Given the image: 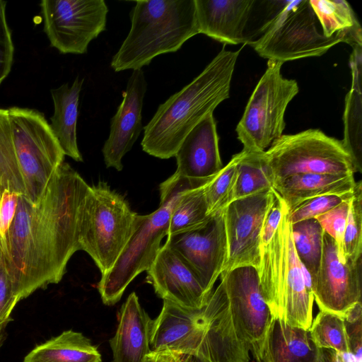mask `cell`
<instances>
[{
	"mask_svg": "<svg viewBox=\"0 0 362 362\" xmlns=\"http://www.w3.org/2000/svg\"><path fill=\"white\" fill-rule=\"evenodd\" d=\"M6 1L0 0V85L11 72L14 46L6 17Z\"/></svg>",
	"mask_w": 362,
	"mask_h": 362,
	"instance_id": "obj_37",
	"label": "cell"
},
{
	"mask_svg": "<svg viewBox=\"0 0 362 362\" xmlns=\"http://www.w3.org/2000/svg\"><path fill=\"white\" fill-rule=\"evenodd\" d=\"M83 78L76 77L71 86L64 83L50 90L54 114L49 126L65 156L83 161L77 144L76 126L78 101Z\"/></svg>",
	"mask_w": 362,
	"mask_h": 362,
	"instance_id": "obj_24",
	"label": "cell"
},
{
	"mask_svg": "<svg viewBox=\"0 0 362 362\" xmlns=\"http://www.w3.org/2000/svg\"><path fill=\"white\" fill-rule=\"evenodd\" d=\"M206 185L180 197L172 211L168 235L191 228L209 216L204 193Z\"/></svg>",
	"mask_w": 362,
	"mask_h": 362,
	"instance_id": "obj_30",
	"label": "cell"
},
{
	"mask_svg": "<svg viewBox=\"0 0 362 362\" xmlns=\"http://www.w3.org/2000/svg\"><path fill=\"white\" fill-rule=\"evenodd\" d=\"M356 181L353 174H297L276 182L274 189L281 196L288 210L302 202L325 195L353 193Z\"/></svg>",
	"mask_w": 362,
	"mask_h": 362,
	"instance_id": "obj_23",
	"label": "cell"
},
{
	"mask_svg": "<svg viewBox=\"0 0 362 362\" xmlns=\"http://www.w3.org/2000/svg\"><path fill=\"white\" fill-rule=\"evenodd\" d=\"M89 186L64 162L35 203L20 194L14 221L1 246L20 300L58 284L69 259L80 250V216Z\"/></svg>",
	"mask_w": 362,
	"mask_h": 362,
	"instance_id": "obj_1",
	"label": "cell"
},
{
	"mask_svg": "<svg viewBox=\"0 0 362 362\" xmlns=\"http://www.w3.org/2000/svg\"><path fill=\"white\" fill-rule=\"evenodd\" d=\"M335 353L317 347L308 330L272 317L256 362H333Z\"/></svg>",
	"mask_w": 362,
	"mask_h": 362,
	"instance_id": "obj_21",
	"label": "cell"
},
{
	"mask_svg": "<svg viewBox=\"0 0 362 362\" xmlns=\"http://www.w3.org/2000/svg\"><path fill=\"white\" fill-rule=\"evenodd\" d=\"M291 234L296 255L313 281L320 265L325 232L316 218H310L291 224Z\"/></svg>",
	"mask_w": 362,
	"mask_h": 362,
	"instance_id": "obj_28",
	"label": "cell"
},
{
	"mask_svg": "<svg viewBox=\"0 0 362 362\" xmlns=\"http://www.w3.org/2000/svg\"><path fill=\"white\" fill-rule=\"evenodd\" d=\"M165 244L177 253L211 295L228 258L223 209L202 222L169 234Z\"/></svg>",
	"mask_w": 362,
	"mask_h": 362,
	"instance_id": "obj_13",
	"label": "cell"
},
{
	"mask_svg": "<svg viewBox=\"0 0 362 362\" xmlns=\"http://www.w3.org/2000/svg\"><path fill=\"white\" fill-rule=\"evenodd\" d=\"M120 194L104 182L89 186L80 216L79 250L94 260L102 275L109 272L140 221Z\"/></svg>",
	"mask_w": 362,
	"mask_h": 362,
	"instance_id": "obj_7",
	"label": "cell"
},
{
	"mask_svg": "<svg viewBox=\"0 0 362 362\" xmlns=\"http://www.w3.org/2000/svg\"><path fill=\"white\" fill-rule=\"evenodd\" d=\"M308 332L317 347L339 354H351L343 317L320 310L313 319Z\"/></svg>",
	"mask_w": 362,
	"mask_h": 362,
	"instance_id": "obj_29",
	"label": "cell"
},
{
	"mask_svg": "<svg viewBox=\"0 0 362 362\" xmlns=\"http://www.w3.org/2000/svg\"><path fill=\"white\" fill-rule=\"evenodd\" d=\"M151 350L170 349L192 362H249V349L238 336L223 281L200 309L163 300L153 320Z\"/></svg>",
	"mask_w": 362,
	"mask_h": 362,
	"instance_id": "obj_2",
	"label": "cell"
},
{
	"mask_svg": "<svg viewBox=\"0 0 362 362\" xmlns=\"http://www.w3.org/2000/svg\"><path fill=\"white\" fill-rule=\"evenodd\" d=\"M147 83L142 69L134 70L123 92V100L110 120V134L102 152L107 168H123L122 159L142 130V107Z\"/></svg>",
	"mask_w": 362,
	"mask_h": 362,
	"instance_id": "obj_17",
	"label": "cell"
},
{
	"mask_svg": "<svg viewBox=\"0 0 362 362\" xmlns=\"http://www.w3.org/2000/svg\"><path fill=\"white\" fill-rule=\"evenodd\" d=\"M283 4L262 27L260 37L248 43L260 57L284 64L322 56L341 42L350 45L346 34L327 37L318 31L309 0L286 1Z\"/></svg>",
	"mask_w": 362,
	"mask_h": 362,
	"instance_id": "obj_8",
	"label": "cell"
},
{
	"mask_svg": "<svg viewBox=\"0 0 362 362\" xmlns=\"http://www.w3.org/2000/svg\"><path fill=\"white\" fill-rule=\"evenodd\" d=\"M23 362H102V358L89 339L69 329L36 346Z\"/></svg>",
	"mask_w": 362,
	"mask_h": 362,
	"instance_id": "obj_25",
	"label": "cell"
},
{
	"mask_svg": "<svg viewBox=\"0 0 362 362\" xmlns=\"http://www.w3.org/2000/svg\"><path fill=\"white\" fill-rule=\"evenodd\" d=\"M263 156L272 172L274 184L297 174L356 173L353 160L342 141L320 129L283 134L264 151Z\"/></svg>",
	"mask_w": 362,
	"mask_h": 362,
	"instance_id": "obj_10",
	"label": "cell"
},
{
	"mask_svg": "<svg viewBox=\"0 0 362 362\" xmlns=\"http://www.w3.org/2000/svg\"><path fill=\"white\" fill-rule=\"evenodd\" d=\"M238 177L232 202L263 190L273 188L272 172L263 156V152L241 151Z\"/></svg>",
	"mask_w": 362,
	"mask_h": 362,
	"instance_id": "obj_27",
	"label": "cell"
},
{
	"mask_svg": "<svg viewBox=\"0 0 362 362\" xmlns=\"http://www.w3.org/2000/svg\"><path fill=\"white\" fill-rule=\"evenodd\" d=\"M184 362H192L191 358L189 356H186Z\"/></svg>",
	"mask_w": 362,
	"mask_h": 362,
	"instance_id": "obj_43",
	"label": "cell"
},
{
	"mask_svg": "<svg viewBox=\"0 0 362 362\" xmlns=\"http://www.w3.org/2000/svg\"><path fill=\"white\" fill-rule=\"evenodd\" d=\"M43 30L62 54H82L105 30L108 8L103 0H43Z\"/></svg>",
	"mask_w": 362,
	"mask_h": 362,
	"instance_id": "obj_12",
	"label": "cell"
},
{
	"mask_svg": "<svg viewBox=\"0 0 362 362\" xmlns=\"http://www.w3.org/2000/svg\"><path fill=\"white\" fill-rule=\"evenodd\" d=\"M8 114L24 195L35 203L65 155L42 112L14 106Z\"/></svg>",
	"mask_w": 362,
	"mask_h": 362,
	"instance_id": "obj_9",
	"label": "cell"
},
{
	"mask_svg": "<svg viewBox=\"0 0 362 362\" xmlns=\"http://www.w3.org/2000/svg\"><path fill=\"white\" fill-rule=\"evenodd\" d=\"M214 177L192 179L175 173L160 185L158 209L151 214L141 215L136 230L114 266L102 275L98 290L104 304L117 303L135 277L148 269L162 247L161 240L168 235L172 211L180 197L205 185Z\"/></svg>",
	"mask_w": 362,
	"mask_h": 362,
	"instance_id": "obj_6",
	"label": "cell"
},
{
	"mask_svg": "<svg viewBox=\"0 0 362 362\" xmlns=\"http://www.w3.org/2000/svg\"><path fill=\"white\" fill-rule=\"evenodd\" d=\"M362 305L358 303L344 316V320L351 353L361 362Z\"/></svg>",
	"mask_w": 362,
	"mask_h": 362,
	"instance_id": "obj_38",
	"label": "cell"
},
{
	"mask_svg": "<svg viewBox=\"0 0 362 362\" xmlns=\"http://www.w3.org/2000/svg\"><path fill=\"white\" fill-rule=\"evenodd\" d=\"M130 19V30L110 63L117 72L141 69L199 34L194 0L136 1Z\"/></svg>",
	"mask_w": 362,
	"mask_h": 362,
	"instance_id": "obj_4",
	"label": "cell"
},
{
	"mask_svg": "<svg viewBox=\"0 0 362 362\" xmlns=\"http://www.w3.org/2000/svg\"><path fill=\"white\" fill-rule=\"evenodd\" d=\"M257 272L272 317L308 330L314 297L305 284L302 264L296 252L287 206L270 241L260 246Z\"/></svg>",
	"mask_w": 362,
	"mask_h": 362,
	"instance_id": "obj_5",
	"label": "cell"
},
{
	"mask_svg": "<svg viewBox=\"0 0 362 362\" xmlns=\"http://www.w3.org/2000/svg\"><path fill=\"white\" fill-rule=\"evenodd\" d=\"M2 256H3L2 250H1V246H0V261H1V259H2Z\"/></svg>",
	"mask_w": 362,
	"mask_h": 362,
	"instance_id": "obj_44",
	"label": "cell"
},
{
	"mask_svg": "<svg viewBox=\"0 0 362 362\" xmlns=\"http://www.w3.org/2000/svg\"><path fill=\"white\" fill-rule=\"evenodd\" d=\"M8 322H5L4 323L0 324V346H1V344L4 341V338L5 336V329Z\"/></svg>",
	"mask_w": 362,
	"mask_h": 362,
	"instance_id": "obj_42",
	"label": "cell"
},
{
	"mask_svg": "<svg viewBox=\"0 0 362 362\" xmlns=\"http://www.w3.org/2000/svg\"><path fill=\"white\" fill-rule=\"evenodd\" d=\"M309 3L325 37L344 33L352 47L362 45L361 27L346 1L309 0Z\"/></svg>",
	"mask_w": 362,
	"mask_h": 362,
	"instance_id": "obj_26",
	"label": "cell"
},
{
	"mask_svg": "<svg viewBox=\"0 0 362 362\" xmlns=\"http://www.w3.org/2000/svg\"><path fill=\"white\" fill-rule=\"evenodd\" d=\"M362 259L357 262H341L335 240L324 234L322 255L312 291L320 311L344 317L358 303H361Z\"/></svg>",
	"mask_w": 362,
	"mask_h": 362,
	"instance_id": "obj_16",
	"label": "cell"
},
{
	"mask_svg": "<svg viewBox=\"0 0 362 362\" xmlns=\"http://www.w3.org/2000/svg\"><path fill=\"white\" fill-rule=\"evenodd\" d=\"M115 336L110 339L112 362H144L151 352L153 320L133 292L122 305Z\"/></svg>",
	"mask_w": 362,
	"mask_h": 362,
	"instance_id": "obj_22",
	"label": "cell"
},
{
	"mask_svg": "<svg viewBox=\"0 0 362 362\" xmlns=\"http://www.w3.org/2000/svg\"><path fill=\"white\" fill-rule=\"evenodd\" d=\"M178 175L209 179L223 168L218 136L213 114L197 124L185 136L175 153Z\"/></svg>",
	"mask_w": 362,
	"mask_h": 362,
	"instance_id": "obj_20",
	"label": "cell"
},
{
	"mask_svg": "<svg viewBox=\"0 0 362 362\" xmlns=\"http://www.w3.org/2000/svg\"><path fill=\"white\" fill-rule=\"evenodd\" d=\"M19 192L8 185L0 184V246L4 243L17 211Z\"/></svg>",
	"mask_w": 362,
	"mask_h": 362,
	"instance_id": "obj_36",
	"label": "cell"
},
{
	"mask_svg": "<svg viewBox=\"0 0 362 362\" xmlns=\"http://www.w3.org/2000/svg\"><path fill=\"white\" fill-rule=\"evenodd\" d=\"M275 191V190H274ZM286 205L275 191V200L265 218L260 238V246L267 244L273 237L283 216Z\"/></svg>",
	"mask_w": 362,
	"mask_h": 362,
	"instance_id": "obj_40",
	"label": "cell"
},
{
	"mask_svg": "<svg viewBox=\"0 0 362 362\" xmlns=\"http://www.w3.org/2000/svg\"><path fill=\"white\" fill-rule=\"evenodd\" d=\"M362 182H356L350 199L346 225L340 258L344 263L357 262L362 259Z\"/></svg>",
	"mask_w": 362,
	"mask_h": 362,
	"instance_id": "obj_31",
	"label": "cell"
},
{
	"mask_svg": "<svg viewBox=\"0 0 362 362\" xmlns=\"http://www.w3.org/2000/svg\"><path fill=\"white\" fill-rule=\"evenodd\" d=\"M352 194L353 193L346 195H325L306 200L293 209L288 210V219L291 223L293 224L299 221L315 218L333 209L344 200L351 198Z\"/></svg>",
	"mask_w": 362,
	"mask_h": 362,
	"instance_id": "obj_34",
	"label": "cell"
},
{
	"mask_svg": "<svg viewBox=\"0 0 362 362\" xmlns=\"http://www.w3.org/2000/svg\"><path fill=\"white\" fill-rule=\"evenodd\" d=\"M240 52L223 47L196 78L158 106L144 127V151L161 159L175 156L187 134L228 98Z\"/></svg>",
	"mask_w": 362,
	"mask_h": 362,
	"instance_id": "obj_3",
	"label": "cell"
},
{
	"mask_svg": "<svg viewBox=\"0 0 362 362\" xmlns=\"http://www.w3.org/2000/svg\"><path fill=\"white\" fill-rule=\"evenodd\" d=\"M199 33L224 44H248L245 29L255 1L194 0Z\"/></svg>",
	"mask_w": 362,
	"mask_h": 362,
	"instance_id": "obj_19",
	"label": "cell"
},
{
	"mask_svg": "<svg viewBox=\"0 0 362 362\" xmlns=\"http://www.w3.org/2000/svg\"><path fill=\"white\" fill-rule=\"evenodd\" d=\"M0 184L25 194L23 177L18 166L8 109L0 108Z\"/></svg>",
	"mask_w": 362,
	"mask_h": 362,
	"instance_id": "obj_32",
	"label": "cell"
},
{
	"mask_svg": "<svg viewBox=\"0 0 362 362\" xmlns=\"http://www.w3.org/2000/svg\"><path fill=\"white\" fill-rule=\"evenodd\" d=\"M220 276L236 332L257 361L261 356L272 317L262 293L257 269L240 267Z\"/></svg>",
	"mask_w": 362,
	"mask_h": 362,
	"instance_id": "obj_14",
	"label": "cell"
},
{
	"mask_svg": "<svg viewBox=\"0 0 362 362\" xmlns=\"http://www.w3.org/2000/svg\"><path fill=\"white\" fill-rule=\"evenodd\" d=\"M185 356L170 349L152 350L144 362H184Z\"/></svg>",
	"mask_w": 362,
	"mask_h": 362,
	"instance_id": "obj_41",
	"label": "cell"
},
{
	"mask_svg": "<svg viewBox=\"0 0 362 362\" xmlns=\"http://www.w3.org/2000/svg\"><path fill=\"white\" fill-rule=\"evenodd\" d=\"M350 199L344 200L333 209L315 218L324 232L335 240L339 255L347 221Z\"/></svg>",
	"mask_w": 362,
	"mask_h": 362,
	"instance_id": "obj_35",
	"label": "cell"
},
{
	"mask_svg": "<svg viewBox=\"0 0 362 362\" xmlns=\"http://www.w3.org/2000/svg\"><path fill=\"white\" fill-rule=\"evenodd\" d=\"M19 301L2 256L0 261V324L12 320L11 313Z\"/></svg>",
	"mask_w": 362,
	"mask_h": 362,
	"instance_id": "obj_39",
	"label": "cell"
},
{
	"mask_svg": "<svg viewBox=\"0 0 362 362\" xmlns=\"http://www.w3.org/2000/svg\"><path fill=\"white\" fill-rule=\"evenodd\" d=\"M242 155V151L235 154L229 163L206 185L204 193L209 215L224 209L232 202Z\"/></svg>",
	"mask_w": 362,
	"mask_h": 362,
	"instance_id": "obj_33",
	"label": "cell"
},
{
	"mask_svg": "<svg viewBox=\"0 0 362 362\" xmlns=\"http://www.w3.org/2000/svg\"><path fill=\"white\" fill-rule=\"evenodd\" d=\"M282 64L268 60L236 127L238 139L246 151H265L283 135L286 110L299 87L296 81L283 76Z\"/></svg>",
	"mask_w": 362,
	"mask_h": 362,
	"instance_id": "obj_11",
	"label": "cell"
},
{
	"mask_svg": "<svg viewBox=\"0 0 362 362\" xmlns=\"http://www.w3.org/2000/svg\"><path fill=\"white\" fill-rule=\"evenodd\" d=\"M156 293L187 309H200L211 295L180 256L164 244L146 271Z\"/></svg>",
	"mask_w": 362,
	"mask_h": 362,
	"instance_id": "obj_18",
	"label": "cell"
},
{
	"mask_svg": "<svg viewBox=\"0 0 362 362\" xmlns=\"http://www.w3.org/2000/svg\"><path fill=\"white\" fill-rule=\"evenodd\" d=\"M274 200L275 191L270 188L235 200L223 209L228 258L222 273L247 266L258 269L262 230Z\"/></svg>",
	"mask_w": 362,
	"mask_h": 362,
	"instance_id": "obj_15",
	"label": "cell"
}]
</instances>
